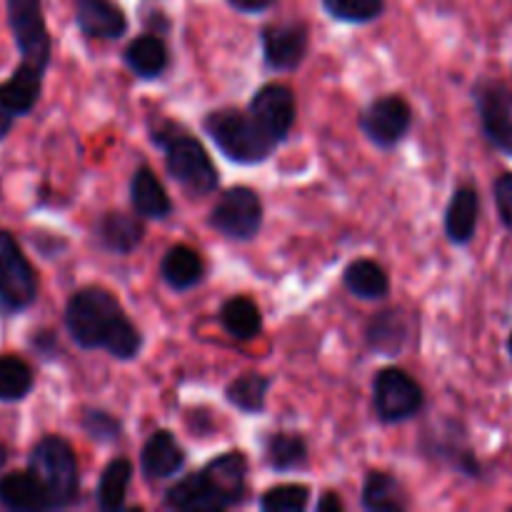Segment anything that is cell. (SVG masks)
<instances>
[{"label":"cell","instance_id":"obj_1","mask_svg":"<svg viewBox=\"0 0 512 512\" xmlns=\"http://www.w3.org/2000/svg\"><path fill=\"white\" fill-rule=\"evenodd\" d=\"M5 20L20 53V63L15 65L13 75L0 83V103L15 118H25L33 113L43 93L53 40L45 23L43 0H5Z\"/></svg>","mask_w":512,"mask_h":512},{"label":"cell","instance_id":"obj_2","mask_svg":"<svg viewBox=\"0 0 512 512\" xmlns=\"http://www.w3.org/2000/svg\"><path fill=\"white\" fill-rule=\"evenodd\" d=\"M65 330L78 348L105 350L118 360H133L143 348L138 328L105 288H83L70 295Z\"/></svg>","mask_w":512,"mask_h":512},{"label":"cell","instance_id":"obj_3","mask_svg":"<svg viewBox=\"0 0 512 512\" xmlns=\"http://www.w3.org/2000/svg\"><path fill=\"white\" fill-rule=\"evenodd\" d=\"M28 468L43 485L50 510L68 508L80 488L78 460L68 440L60 435H43L28 455Z\"/></svg>","mask_w":512,"mask_h":512},{"label":"cell","instance_id":"obj_4","mask_svg":"<svg viewBox=\"0 0 512 512\" xmlns=\"http://www.w3.org/2000/svg\"><path fill=\"white\" fill-rule=\"evenodd\" d=\"M205 133L210 135L220 153L240 165L263 163L273 153L275 143L263 133L253 115L238 110H215L205 118Z\"/></svg>","mask_w":512,"mask_h":512},{"label":"cell","instance_id":"obj_5","mask_svg":"<svg viewBox=\"0 0 512 512\" xmlns=\"http://www.w3.org/2000/svg\"><path fill=\"white\" fill-rule=\"evenodd\" d=\"M153 140L165 148V165H168V173L173 175L188 193L208 195L218 188V170H215L213 160H210V155L205 153V148L198 140L183 133L165 135L163 130H160V135L155 133Z\"/></svg>","mask_w":512,"mask_h":512},{"label":"cell","instance_id":"obj_6","mask_svg":"<svg viewBox=\"0 0 512 512\" xmlns=\"http://www.w3.org/2000/svg\"><path fill=\"white\" fill-rule=\"evenodd\" d=\"M38 273L10 230L0 228V305L8 313H23L38 300Z\"/></svg>","mask_w":512,"mask_h":512},{"label":"cell","instance_id":"obj_7","mask_svg":"<svg viewBox=\"0 0 512 512\" xmlns=\"http://www.w3.org/2000/svg\"><path fill=\"white\" fill-rule=\"evenodd\" d=\"M373 405L383 423H403L420 413L423 390L405 370L385 368L375 375Z\"/></svg>","mask_w":512,"mask_h":512},{"label":"cell","instance_id":"obj_8","mask_svg":"<svg viewBox=\"0 0 512 512\" xmlns=\"http://www.w3.org/2000/svg\"><path fill=\"white\" fill-rule=\"evenodd\" d=\"M210 225L230 240H250L263 225V203L258 193L245 185L225 190L210 213Z\"/></svg>","mask_w":512,"mask_h":512},{"label":"cell","instance_id":"obj_9","mask_svg":"<svg viewBox=\"0 0 512 512\" xmlns=\"http://www.w3.org/2000/svg\"><path fill=\"white\" fill-rule=\"evenodd\" d=\"M250 115L275 145L283 143L295 123V95L288 85H263L250 100Z\"/></svg>","mask_w":512,"mask_h":512},{"label":"cell","instance_id":"obj_10","mask_svg":"<svg viewBox=\"0 0 512 512\" xmlns=\"http://www.w3.org/2000/svg\"><path fill=\"white\" fill-rule=\"evenodd\" d=\"M410 123H413V113H410V105L400 95L375 100L360 118L363 133L380 148L398 145L408 133Z\"/></svg>","mask_w":512,"mask_h":512},{"label":"cell","instance_id":"obj_11","mask_svg":"<svg viewBox=\"0 0 512 512\" xmlns=\"http://www.w3.org/2000/svg\"><path fill=\"white\" fill-rule=\"evenodd\" d=\"M475 100L488 140L512 158V93L505 85L485 83L475 90Z\"/></svg>","mask_w":512,"mask_h":512},{"label":"cell","instance_id":"obj_12","mask_svg":"<svg viewBox=\"0 0 512 512\" xmlns=\"http://www.w3.org/2000/svg\"><path fill=\"white\" fill-rule=\"evenodd\" d=\"M263 58L273 70H293L308 53V28L303 23H278L263 28Z\"/></svg>","mask_w":512,"mask_h":512},{"label":"cell","instance_id":"obj_13","mask_svg":"<svg viewBox=\"0 0 512 512\" xmlns=\"http://www.w3.org/2000/svg\"><path fill=\"white\" fill-rule=\"evenodd\" d=\"M75 23L85 38L118 40L128 30L125 13L113 0H75Z\"/></svg>","mask_w":512,"mask_h":512},{"label":"cell","instance_id":"obj_14","mask_svg":"<svg viewBox=\"0 0 512 512\" xmlns=\"http://www.w3.org/2000/svg\"><path fill=\"white\" fill-rule=\"evenodd\" d=\"M0 505L13 512L50 510L48 495L30 468L0 475Z\"/></svg>","mask_w":512,"mask_h":512},{"label":"cell","instance_id":"obj_15","mask_svg":"<svg viewBox=\"0 0 512 512\" xmlns=\"http://www.w3.org/2000/svg\"><path fill=\"white\" fill-rule=\"evenodd\" d=\"M185 463V453L178 445V440L168 430H158L150 435L145 443L143 455H140V470L148 480H165L173 478Z\"/></svg>","mask_w":512,"mask_h":512},{"label":"cell","instance_id":"obj_16","mask_svg":"<svg viewBox=\"0 0 512 512\" xmlns=\"http://www.w3.org/2000/svg\"><path fill=\"white\" fill-rule=\"evenodd\" d=\"M203 473L208 475L210 485H213L215 493L220 495L225 508H230V505L243 500L245 478H248V460H245L243 453L233 450V453L220 455V458L213 460Z\"/></svg>","mask_w":512,"mask_h":512},{"label":"cell","instance_id":"obj_17","mask_svg":"<svg viewBox=\"0 0 512 512\" xmlns=\"http://www.w3.org/2000/svg\"><path fill=\"white\" fill-rule=\"evenodd\" d=\"M165 505L173 510H225V503L215 493L205 473L178 480L165 495Z\"/></svg>","mask_w":512,"mask_h":512},{"label":"cell","instance_id":"obj_18","mask_svg":"<svg viewBox=\"0 0 512 512\" xmlns=\"http://www.w3.org/2000/svg\"><path fill=\"white\" fill-rule=\"evenodd\" d=\"M478 213H480V200L478 193L468 185L455 190L453 200L445 213V233L453 243L465 245L473 240L475 228H478Z\"/></svg>","mask_w":512,"mask_h":512},{"label":"cell","instance_id":"obj_19","mask_svg":"<svg viewBox=\"0 0 512 512\" xmlns=\"http://www.w3.org/2000/svg\"><path fill=\"white\" fill-rule=\"evenodd\" d=\"M98 240L105 250L118 255H128L143 240V223L135 215L105 213L98 220Z\"/></svg>","mask_w":512,"mask_h":512},{"label":"cell","instance_id":"obj_20","mask_svg":"<svg viewBox=\"0 0 512 512\" xmlns=\"http://www.w3.org/2000/svg\"><path fill=\"white\" fill-rule=\"evenodd\" d=\"M160 275L170 288L183 293L203 280V260L188 245H175L165 253L163 263H160Z\"/></svg>","mask_w":512,"mask_h":512},{"label":"cell","instance_id":"obj_21","mask_svg":"<svg viewBox=\"0 0 512 512\" xmlns=\"http://www.w3.org/2000/svg\"><path fill=\"white\" fill-rule=\"evenodd\" d=\"M130 200L140 218H165L170 213L168 193L153 175V170L145 165L135 170L133 180H130Z\"/></svg>","mask_w":512,"mask_h":512},{"label":"cell","instance_id":"obj_22","mask_svg":"<svg viewBox=\"0 0 512 512\" xmlns=\"http://www.w3.org/2000/svg\"><path fill=\"white\" fill-rule=\"evenodd\" d=\"M125 63L138 78H158L168 65V48L155 35H140L125 50Z\"/></svg>","mask_w":512,"mask_h":512},{"label":"cell","instance_id":"obj_23","mask_svg":"<svg viewBox=\"0 0 512 512\" xmlns=\"http://www.w3.org/2000/svg\"><path fill=\"white\" fill-rule=\"evenodd\" d=\"M410 338V325L405 323V315L400 310H385L370 323L368 340L378 353L400 355Z\"/></svg>","mask_w":512,"mask_h":512},{"label":"cell","instance_id":"obj_24","mask_svg":"<svg viewBox=\"0 0 512 512\" xmlns=\"http://www.w3.org/2000/svg\"><path fill=\"white\" fill-rule=\"evenodd\" d=\"M345 288L353 295L365 300H378L385 298L390 290V280L385 275V270L380 268L373 260H355L345 268Z\"/></svg>","mask_w":512,"mask_h":512},{"label":"cell","instance_id":"obj_25","mask_svg":"<svg viewBox=\"0 0 512 512\" xmlns=\"http://www.w3.org/2000/svg\"><path fill=\"white\" fill-rule=\"evenodd\" d=\"M35 385V373L23 358L0 355V403H20L30 395Z\"/></svg>","mask_w":512,"mask_h":512},{"label":"cell","instance_id":"obj_26","mask_svg":"<svg viewBox=\"0 0 512 512\" xmlns=\"http://www.w3.org/2000/svg\"><path fill=\"white\" fill-rule=\"evenodd\" d=\"M220 323L233 338L253 340L263 330V315L250 298H230L220 308Z\"/></svg>","mask_w":512,"mask_h":512},{"label":"cell","instance_id":"obj_27","mask_svg":"<svg viewBox=\"0 0 512 512\" xmlns=\"http://www.w3.org/2000/svg\"><path fill=\"white\" fill-rule=\"evenodd\" d=\"M363 505L365 510L373 512H400L405 510L403 485L388 473H370L363 488Z\"/></svg>","mask_w":512,"mask_h":512},{"label":"cell","instance_id":"obj_28","mask_svg":"<svg viewBox=\"0 0 512 512\" xmlns=\"http://www.w3.org/2000/svg\"><path fill=\"white\" fill-rule=\"evenodd\" d=\"M130 478H133V465H130V460H113V463L103 470V475H100L98 493H95L98 508L105 512H115L123 508Z\"/></svg>","mask_w":512,"mask_h":512},{"label":"cell","instance_id":"obj_29","mask_svg":"<svg viewBox=\"0 0 512 512\" xmlns=\"http://www.w3.org/2000/svg\"><path fill=\"white\" fill-rule=\"evenodd\" d=\"M270 380L260 373H245L228 385L225 395L235 408L245 413H263L265 398H268Z\"/></svg>","mask_w":512,"mask_h":512},{"label":"cell","instance_id":"obj_30","mask_svg":"<svg viewBox=\"0 0 512 512\" xmlns=\"http://www.w3.org/2000/svg\"><path fill=\"white\" fill-rule=\"evenodd\" d=\"M308 458V448H305V440L300 435H288L280 433L273 435L268 443V463L275 470H293L298 465L305 463Z\"/></svg>","mask_w":512,"mask_h":512},{"label":"cell","instance_id":"obj_31","mask_svg":"<svg viewBox=\"0 0 512 512\" xmlns=\"http://www.w3.org/2000/svg\"><path fill=\"white\" fill-rule=\"evenodd\" d=\"M323 8L328 10L330 18L340 23H370L380 18L385 10L383 0H323Z\"/></svg>","mask_w":512,"mask_h":512},{"label":"cell","instance_id":"obj_32","mask_svg":"<svg viewBox=\"0 0 512 512\" xmlns=\"http://www.w3.org/2000/svg\"><path fill=\"white\" fill-rule=\"evenodd\" d=\"M310 490L305 485H278L260 498V510L265 512H303L308 505Z\"/></svg>","mask_w":512,"mask_h":512},{"label":"cell","instance_id":"obj_33","mask_svg":"<svg viewBox=\"0 0 512 512\" xmlns=\"http://www.w3.org/2000/svg\"><path fill=\"white\" fill-rule=\"evenodd\" d=\"M83 430L98 443H113L120 438V423L103 410H85Z\"/></svg>","mask_w":512,"mask_h":512},{"label":"cell","instance_id":"obj_34","mask_svg":"<svg viewBox=\"0 0 512 512\" xmlns=\"http://www.w3.org/2000/svg\"><path fill=\"white\" fill-rule=\"evenodd\" d=\"M495 205H498V213L503 218V223L512 230V173L500 175L495 180Z\"/></svg>","mask_w":512,"mask_h":512},{"label":"cell","instance_id":"obj_35","mask_svg":"<svg viewBox=\"0 0 512 512\" xmlns=\"http://www.w3.org/2000/svg\"><path fill=\"white\" fill-rule=\"evenodd\" d=\"M35 350H38L40 358H50V353H55V338L50 330H40L33 340H30Z\"/></svg>","mask_w":512,"mask_h":512},{"label":"cell","instance_id":"obj_36","mask_svg":"<svg viewBox=\"0 0 512 512\" xmlns=\"http://www.w3.org/2000/svg\"><path fill=\"white\" fill-rule=\"evenodd\" d=\"M228 3L240 13H260V10L273 8L278 0H228Z\"/></svg>","mask_w":512,"mask_h":512},{"label":"cell","instance_id":"obj_37","mask_svg":"<svg viewBox=\"0 0 512 512\" xmlns=\"http://www.w3.org/2000/svg\"><path fill=\"white\" fill-rule=\"evenodd\" d=\"M15 115L10 113L8 108H5L3 103H0V143H5L8 140V135L13 133V125H15Z\"/></svg>","mask_w":512,"mask_h":512},{"label":"cell","instance_id":"obj_38","mask_svg":"<svg viewBox=\"0 0 512 512\" xmlns=\"http://www.w3.org/2000/svg\"><path fill=\"white\" fill-rule=\"evenodd\" d=\"M343 508H345L343 500L333 493H325L323 498L318 500V512H340Z\"/></svg>","mask_w":512,"mask_h":512},{"label":"cell","instance_id":"obj_39","mask_svg":"<svg viewBox=\"0 0 512 512\" xmlns=\"http://www.w3.org/2000/svg\"><path fill=\"white\" fill-rule=\"evenodd\" d=\"M5 463H8V448H5V445L0 443V470L5 468Z\"/></svg>","mask_w":512,"mask_h":512},{"label":"cell","instance_id":"obj_40","mask_svg":"<svg viewBox=\"0 0 512 512\" xmlns=\"http://www.w3.org/2000/svg\"><path fill=\"white\" fill-rule=\"evenodd\" d=\"M510 355H512V335H510Z\"/></svg>","mask_w":512,"mask_h":512}]
</instances>
